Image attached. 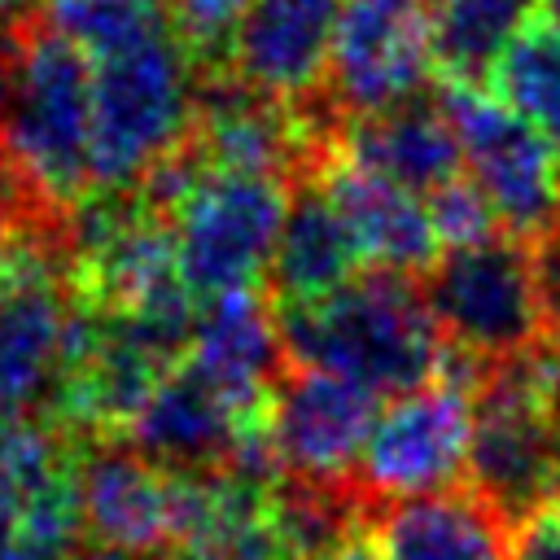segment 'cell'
I'll use <instances>...</instances> for the list:
<instances>
[{
  "label": "cell",
  "instance_id": "cell-1",
  "mask_svg": "<svg viewBox=\"0 0 560 560\" xmlns=\"http://www.w3.org/2000/svg\"><path fill=\"white\" fill-rule=\"evenodd\" d=\"M92 192V57L44 13H22L0 26V214L66 249Z\"/></svg>",
  "mask_w": 560,
  "mask_h": 560
},
{
  "label": "cell",
  "instance_id": "cell-2",
  "mask_svg": "<svg viewBox=\"0 0 560 560\" xmlns=\"http://www.w3.org/2000/svg\"><path fill=\"white\" fill-rule=\"evenodd\" d=\"M276 319L289 363L337 372L372 394L429 385L446 363V337L424 289L402 271L376 267L311 306H276Z\"/></svg>",
  "mask_w": 560,
  "mask_h": 560
},
{
  "label": "cell",
  "instance_id": "cell-3",
  "mask_svg": "<svg viewBox=\"0 0 560 560\" xmlns=\"http://www.w3.org/2000/svg\"><path fill=\"white\" fill-rule=\"evenodd\" d=\"M201 61L171 26L92 61V162L96 192H131L171 162L197 127Z\"/></svg>",
  "mask_w": 560,
  "mask_h": 560
},
{
  "label": "cell",
  "instance_id": "cell-4",
  "mask_svg": "<svg viewBox=\"0 0 560 560\" xmlns=\"http://www.w3.org/2000/svg\"><path fill=\"white\" fill-rule=\"evenodd\" d=\"M468 486L512 525L534 503L560 494V350L551 341L481 372Z\"/></svg>",
  "mask_w": 560,
  "mask_h": 560
},
{
  "label": "cell",
  "instance_id": "cell-5",
  "mask_svg": "<svg viewBox=\"0 0 560 560\" xmlns=\"http://www.w3.org/2000/svg\"><path fill=\"white\" fill-rule=\"evenodd\" d=\"M289 197L293 192L276 175L206 166L192 153V171L166 206L188 293L210 302L254 289L271 267Z\"/></svg>",
  "mask_w": 560,
  "mask_h": 560
},
{
  "label": "cell",
  "instance_id": "cell-6",
  "mask_svg": "<svg viewBox=\"0 0 560 560\" xmlns=\"http://www.w3.org/2000/svg\"><path fill=\"white\" fill-rule=\"evenodd\" d=\"M420 289L446 346L481 368L547 346V306L529 241L499 232L490 241L459 245L429 267Z\"/></svg>",
  "mask_w": 560,
  "mask_h": 560
},
{
  "label": "cell",
  "instance_id": "cell-7",
  "mask_svg": "<svg viewBox=\"0 0 560 560\" xmlns=\"http://www.w3.org/2000/svg\"><path fill=\"white\" fill-rule=\"evenodd\" d=\"M214 503V472L166 468L127 442H96L79 464L83 529L101 547L175 556L188 547Z\"/></svg>",
  "mask_w": 560,
  "mask_h": 560
},
{
  "label": "cell",
  "instance_id": "cell-8",
  "mask_svg": "<svg viewBox=\"0 0 560 560\" xmlns=\"http://www.w3.org/2000/svg\"><path fill=\"white\" fill-rule=\"evenodd\" d=\"M442 109L499 228L538 245L560 223V140L472 83H442Z\"/></svg>",
  "mask_w": 560,
  "mask_h": 560
},
{
  "label": "cell",
  "instance_id": "cell-9",
  "mask_svg": "<svg viewBox=\"0 0 560 560\" xmlns=\"http://www.w3.org/2000/svg\"><path fill=\"white\" fill-rule=\"evenodd\" d=\"M472 455V389L438 376L398 394L372 424L359 459V490L372 508L451 490L468 481Z\"/></svg>",
  "mask_w": 560,
  "mask_h": 560
},
{
  "label": "cell",
  "instance_id": "cell-10",
  "mask_svg": "<svg viewBox=\"0 0 560 560\" xmlns=\"http://www.w3.org/2000/svg\"><path fill=\"white\" fill-rule=\"evenodd\" d=\"M433 70V0H346L324 105L363 118L420 96Z\"/></svg>",
  "mask_w": 560,
  "mask_h": 560
},
{
  "label": "cell",
  "instance_id": "cell-11",
  "mask_svg": "<svg viewBox=\"0 0 560 560\" xmlns=\"http://www.w3.org/2000/svg\"><path fill=\"white\" fill-rule=\"evenodd\" d=\"M341 4L346 0H249L236 22L223 74L280 105L337 118L324 105V83Z\"/></svg>",
  "mask_w": 560,
  "mask_h": 560
},
{
  "label": "cell",
  "instance_id": "cell-12",
  "mask_svg": "<svg viewBox=\"0 0 560 560\" xmlns=\"http://www.w3.org/2000/svg\"><path fill=\"white\" fill-rule=\"evenodd\" d=\"M44 249L31 245L18 276L0 289V402L13 411L52 407L83 311L74 284L48 267Z\"/></svg>",
  "mask_w": 560,
  "mask_h": 560
},
{
  "label": "cell",
  "instance_id": "cell-13",
  "mask_svg": "<svg viewBox=\"0 0 560 560\" xmlns=\"http://www.w3.org/2000/svg\"><path fill=\"white\" fill-rule=\"evenodd\" d=\"M376 424V394L319 368H289L271 402L280 477L354 481Z\"/></svg>",
  "mask_w": 560,
  "mask_h": 560
},
{
  "label": "cell",
  "instance_id": "cell-14",
  "mask_svg": "<svg viewBox=\"0 0 560 560\" xmlns=\"http://www.w3.org/2000/svg\"><path fill=\"white\" fill-rule=\"evenodd\" d=\"M271 424L267 411H245L236 407L206 372H197L188 359H179L158 389L144 398V407L131 416L122 429L127 446L140 455L166 464V468H188V472H223L236 455V446Z\"/></svg>",
  "mask_w": 560,
  "mask_h": 560
},
{
  "label": "cell",
  "instance_id": "cell-15",
  "mask_svg": "<svg viewBox=\"0 0 560 560\" xmlns=\"http://www.w3.org/2000/svg\"><path fill=\"white\" fill-rule=\"evenodd\" d=\"M311 175L324 184V192L346 214L368 262L385 271H402V276H429V267L442 258V236L420 192L368 171L363 162L341 153L337 140L324 149Z\"/></svg>",
  "mask_w": 560,
  "mask_h": 560
},
{
  "label": "cell",
  "instance_id": "cell-16",
  "mask_svg": "<svg viewBox=\"0 0 560 560\" xmlns=\"http://www.w3.org/2000/svg\"><path fill=\"white\" fill-rule=\"evenodd\" d=\"M184 359L197 372H206L245 411H267L276 402L284 372L293 368L276 306L254 289L210 298L192 324V341Z\"/></svg>",
  "mask_w": 560,
  "mask_h": 560
},
{
  "label": "cell",
  "instance_id": "cell-17",
  "mask_svg": "<svg viewBox=\"0 0 560 560\" xmlns=\"http://www.w3.org/2000/svg\"><path fill=\"white\" fill-rule=\"evenodd\" d=\"M385 560H508V516L472 486L411 494L372 512Z\"/></svg>",
  "mask_w": 560,
  "mask_h": 560
},
{
  "label": "cell",
  "instance_id": "cell-18",
  "mask_svg": "<svg viewBox=\"0 0 560 560\" xmlns=\"http://www.w3.org/2000/svg\"><path fill=\"white\" fill-rule=\"evenodd\" d=\"M363 262L368 258L359 249V236L350 232L337 201L324 192L315 175H302L289 197V214H284L271 267H267L271 302L311 306L319 298H332L359 276Z\"/></svg>",
  "mask_w": 560,
  "mask_h": 560
},
{
  "label": "cell",
  "instance_id": "cell-19",
  "mask_svg": "<svg viewBox=\"0 0 560 560\" xmlns=\"http://www.w3.org/2000/svg\"><path fill=\"white\" fill-rule=\"evenodd\" d=\"M337 149L363 162L368 171L411 188V192H438L459 175L464 149L459 136L438 105L411 96L402 105L363 114V118H341L337 122Z\"/></svg>",
  "mask_w": 560,
  "mask_h": 560
},
{
  "label": "cell",
  "instance_id": "cell-20",
  "mask_svg": "<svg viewBox=\"0 0 560 560\" xmlns=\"http://www.w3.org/2000/svg\"><path fill=\"white\" fill-rule=\"evenodd\" d=\"M534 18V0H433V66L442 83L486 88L494 61Z\"/></svg>",
  "mask_w": 560,
  "mask_h": 560
},
{
  "label": "cell",
  "instance_id": "cell-21",
  "mask_svg": "<svg viewBox=\"0 0 560 560\" xmlns=\"http://www.w3.org/2000/svg\"><path fill=\"white\" fill-rule=\"evenodd\" d=\"M486 88L508 109L560 140V22L551 13L529 18L494 61Z\"/></svg>",
  "mask_w": 560,
  "mask_h": 560
},
{
  "label": "cell",
  "instance_id": "cell-22",
  "mask_svg": "<svg viewBox=\"0 0 560 560\" xmlns=\"http://www.w3.org/2000/svg\"><path fill=\"white\" fill-rule=\"evenodd\" d=\"M39 13L92 61L175 26L171 0H48Z\"/></svg>",
  "mask_w": 560,
  "mask_h": 560
},
{
  "label": "cell",
  "instance_id": "cell-23",
  "mask_svg": "<svg viewBox=\"0 0 560 560\" xmlns=\"http://www.w3.org/2000/svg\"><path fill=\"white\" fill-rule=\"evenodd\" d=\"M429 214H433V228H438L442 245H451V249L477 245V241H490V236L503 232L490 197L481 192V184L472 175H455L451 184L429 192Z\"/></svg>",
  "mask_w": 560,
  "mask_h": 560
},
{
  "label": "cell",
  "instance_id": "cell-24",
  "mask_svg": "<svg viewBox=\"0 0 560 560\" xmlns=\"http://www.w3.org/2000/svg\"><path fill=\"white\" fill-rule=\"evenodd\" d=\"M245 4L249 0H171L175 31L188 39V48L197 52L206 74H223L228 48H232V35H236V22H241Z\"/></svg>",
  "mask_w": 560,
  "mask_h": 560
},
{
  "label": "cell",
  "instance_id": "cell-25",
  "mask_svg": "<svg viewBox=\"0 0 560 560\" xmlns=\"http://www.w3.org/2000/svg\"><path fill=\"white\" fill-rule=\"evenodd\" d=\"M508 560H560V494L534 503L512 525Z\"/></svg>",
  "mask_w": 560,
  "mask_h": 560
},
{
  "label": "cell",
  "instance_id": "cell-26",
  "mask_svg": "<svg viewBox=\"0 0 560 560\" xmlns=\"http://www.w3.org/2000/svg\"><path fill=\"white\" fill-rule=\"evenodd\" d=\"M534 254H538V280L547 306V341L560 350V223L534 245Z\"/></svg>",
  "mask_w": 560,
  "mask_h": 560
},
{
  "label": "cell",
  "instance_id": "cell-27",
  "mask_svg": "<svg viewBox=\"0 0 560 560\" xmlns=\"http://www.w3.org/2000/svg\"><path fill=\"white\" fill-rule=\"evenodd\" d=\"M66 556H70V551L48 547V542H39V538L13 529V525L0 516V560H66Z\"/></svg>",
  "mask_w": 560,
  "mask_h": 560
},
{
  "label": "cell",
  "instance_id": "cell-28",
  "mask_svg": "<svg viewBox=\"0 0 560 560\" xmlns=\"http://www.w3.org/2000/svg\"><path fill=\"white\" fill-rule=\"evenodd\" d=\"M324 560H385L381 556V547H376V538H372V525H363L359 534H350L332 556H324Z\"/></svg>",
  "mask_w": 560,
  "mask_h": 560
},
{
  "label": "cell",
  "instance_id": "cell-29",
  "mask_svg": "<svg viewBox=\"0 0 560 560\" xmlns=\"http://www.w3.org/2000/svg\"><path fill=\"white\" fill-rule=\"evenodd\" d=\"M70 560H171V556H153V551H127V547H88V551H79V556H70Z\"/></svg>",
  "mask_w": 560,
  "mask_h": 560
},
{
  "label": "cell",
  "instance_id": "cell-30",
  "mask_svg": "<svg viewBox=\"0 0 560 560\" xmlns=\"http://www.w3.org/2000/svg\"><path fill=\"white\" fill-rule=\"evenodd\" d=\"M22 424H26V416L0 402V459H4V455H9V446L18 442V433H22Z\"/></svg>",
  "mask_w": 560,
  "mask_h": 560
},
{
  "label": "cell",
  "instance_id": "cell-31",
  "mask_svg": "<svg viewBox=\"0 0 560 560\" xmlns=\"http://www.w3.org/2000/svg\"><path fill=\"white\" fill-rule=\"evenodd\" d=\"M26 4H31V0H0V26L13 22V18H22V13H31Z\"/></svg>",
  "mask_w": 560,
  "mask_h": 560
}]
</instances>
